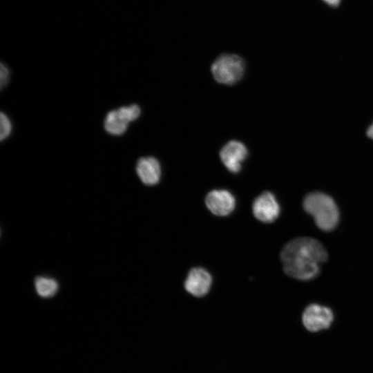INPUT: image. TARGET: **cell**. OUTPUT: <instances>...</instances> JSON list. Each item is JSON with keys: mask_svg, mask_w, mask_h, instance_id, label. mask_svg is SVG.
<instances>
[{"mask_svg": "<svg viewBox=\"0 0 373 373\" xmlns=\"http://www.w3.org/2000/svg\"><path fill=\"white\" fill-rule=\"evenodd\" d=\"M327 258L323 245L308 237L289 241L282 249L280 258L285 272L302 280L314 278L319 273L321 264Z\"/></svg>", "mask_w": 373, "mask_h": 373, "instance_id": "6da1fadb", "label": "cell"}, {"mask_svg": "<svg viewBox=\"0 0 373 373\" xmlns=\"http://www.w3.org/2000/svg\"><path fill=\"white\" fill-rule=\"evenodd\" d=\"M305 211L314 219L318 227L323 231L333 230L339 220V212L334 200L323 193L307 194L303 200Z\"/></svg>", "mask_w": 373, "mask_h": 373, "instance_id": "7a4b0ae2", "label": "cell"}, {"mask_svg": "<svg viewBox=\"0 0 373 373\" xmlns=\"http://www.w3.org/2000/svg\"><path fill=\"white\" fill-rule=\"evenodd\" d=\"M245 68V62L240 57L224 54L213 61L211 73L218 83L231 85L242 78Z\"/></svg>", "mask_w": 373, "mask_h": 373, "instance_id": "3957f363", "label": "cell"}, {"mask_svg": "<svg viewBox=\"0 0 373 373\" xmlns=\"http://www.w3.org/2000/svg\"><path fill=\"white\" fill-rule=\"evenodd\" d=\"M334 320V314L329 307L318 303L307 305L301 315L304 328L310 333H317L329 329Z\"/></svg>", "mask_w": 373, "mask_h": 373, "instance_id": "277c9868", "label": "cell"}, {"mask_svg": "<svg viewBox=\"0 0 373 373\" xmlns=\"http://www.w3.org/2000/svg\"><path fill=\"white\" fill-rule=\"evenodd\" d=\"M252 211L256 218L262 222L270 223L277 219L280 209L274 195L265 191L254 200Z\"/></svg>", "mask_w": 373, "mask_h": 373, "instance_id": "5b68a950", "label": "cell"}, {"mask_svg": "<svg viewBox=\"0 0 373 373\" xmlns=\"http://www.w3.org/2000/svg\"><path fill=\"white\" fill-rule=\"evenodd\" d=\"M248 151L245 145L237 140H231L220 150V160L231 173H236L241 169L242 162L247 158Z\"/></svg>", "mask_w": 373, "mask_h": 373, "instance_id": "8992f818", "label": "cell"}, {"mask_svg": "<svg viewBox=\"0 0 373 373\" xmlns=\"http://www.w3.org/2000/svg\"><path fill=\"white\" fill-rule=\"evenodd\" d=\"M205 203L209 210L214 215L225 216L230 214L236 206V200L229 191L215 189L208 193Z\"/></svg>", "mask_w": 373, "mask_h": 373, "instance_id": "52a82bcc", "label": "cell"}, {"mask_svg": "<svg viewBox=\"0 0 373 373\" xmlns=\"http://www.w3.org/2000/svg\"><path fill=\"white\" fill-rule=\"evenodd\" d=\"M212 278L210 274L202 267L190 270L184 281L186 291L195 297H202L210 290Z\"/></svg>", "mask_w": 373, "mask_h": 373, "instance_id": "ba28073f", "label": "cell"}, {"mask_svg": "<svg viewBox=\"0 0 373 373\" xmlns=\"http://www.w3.org/2000/svg\"><path fill=\"white\" fill-rule=\"evenodd\" d=\"M136 172L146 185H155L160 180L161 167L159 161L153 157H144L138 160Z\"/></svg>", "mask_w": 373, "mask_h": 373, "instance_id": "9c48e42d", "label": "cell"}, {"mask_svg": "<svg viewBox=\"0 0 373 373\" xmlns=\"http://www.w3.org/2000/svg\"><path fill=\"white\" fill-rule=\"evenodd\" d=\"M129 121L119 108L109 111L104 119V128L110 134L121 135L127 129Z\"/></svg>", "mask_w": 373, "mask_h": 373, "instance_id": "30bf717a", "label": "cell"}, {"mask_svg": "<svg viewBox=\"0 0 373 373\" xmlns=\"http://www.w3.org/2000/svg\"><path fill=\"white\" fill-rule=\"evenodd\" d=\"M35 287L37 294L44 298L54 296L58 289V284L55 280L41 276L35 279Z\"/></svg>", "mask_w": 373, "mask_h": 373, "instance_id": "8fae6325", "label": "cell"}, {"mask_svg": "<svg viewBox=\"0 0 373 373\" xmlns=\"http://www.w3.org/2000/svg\"><path fill=\"white\" fill-rule=\"evenodd\" d=\"M0 123H1L0 140L1 141H3L10 134L11 131H12V125H11V122L9 118L3 113H1Z\"/></svg>", "mask_w": 373, "mask_h": 373, "instance_id": "7c38bea8", "label": "cell"}, {"mask_svg": "<svg viewBox=\"0 0 373 373\" xmlns=\"http://www.w3.org/2000/svg\"><path fill=\"white\" fill-rule=\"evenodd\" d=\"M9 70L3 63L1 64L0 68V85L2 88L9 80Z\"/></svg>", "mask_w": 373, "mask_h": 373, "instance_id": "4fadbf2b", "label": "cell"}, {"mask_svg": "<svg viewBox=\"0 0 373 373\" xmlns=\"http://www.w3.org/2000/svg\"><path fill=\"white\" fill-rule=\"evenodd\" d=\"M325 4L332 8L338 7L342 0H322Z\"/></svg>", "mask_w": 373, "mask_h": 373, "instance_id": "5bb4252c", "label": "cell"}, {"mask_svg": "<svg viewBox=\"0 0 373 373\" xmlns=\"http://www.w3.org/2000/svg\"><path fill=\"white\" fill-rule=\"evenodd\" d=\"M367 135L373 140V124L367 128Z\"/></svg>", "mask_w": 373, "mask_h": 373, "instance_id": "9a60e30c", "label": "cell"}]
</instances>
